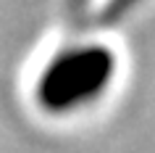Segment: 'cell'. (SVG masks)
<instances>
[{
  "label": "cell",
  "instance_id": "1",
  "mask_svg": "<svg viewBox=\"0 0 155 153\" xmlns=\"http://www.w3.org/2000/svg\"><path fill=\"white\" fill-rule=\"evenodd\" d=\"M116 74L105 45H71L61 50L37 79V100L50 113H68L95 103Z\"/></svg>",
  "mask_w": 155,
  "mask_h": 153
}]
</instances>
